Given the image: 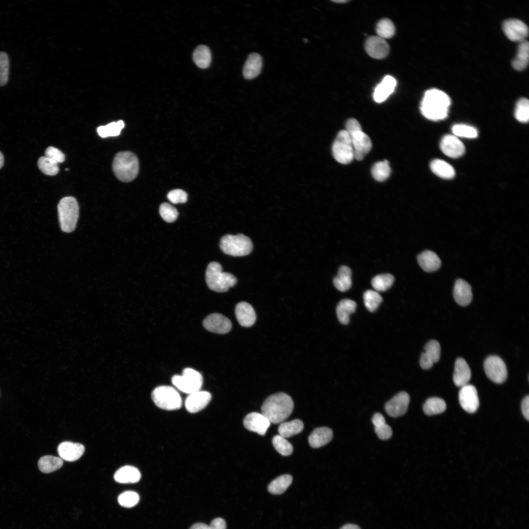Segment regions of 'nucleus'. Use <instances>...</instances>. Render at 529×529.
<instances>
[{"label": "nucleus", "mask_w": 529, "mask_h": 529, "mask_svg": "<svg viewBox=\"0 0 529 529\" xmlns=\"http://www.w3.org/2000/svg\"><path fill=\"white\" fill-rule=\"evenodd\" d=\"M376 433L379 438L386 440L390 438L392 434L391 427L386 424L385 419L380 413H375L372 418Z\"/></svg>", "instance_id": "7c9ffc66"}, {"label": "nucleus", "mask_w": 529, "mask_h": 529, "mask_svg": "<svg viewBox=\"0 0 529 529\" xmlns=\"http://www.w3.org/2000/svg\"><path fill=\"white\" fill-rule=\"evenodd\" d=\"M292 481V477L291 475H283L272 481L268 485L267 489L271 494H281L290 486Z\"/></svg>", "instance_id": "4c0bfd02"}, {"label": "nucleus", "mask_w": 529, "mask_h": 529, "mask_svg": "<svg viewBox=\"0 0 529 529\" xmlns=\"http://www.w3.org/2000/svg\"><path fill=\"white\" fill-rule=\"evenodd\" d=\"M272 444L276 450L282 456H289L293 452V448L291 444L280 435L273 437Z\"/></svg>", "instance_id": "49530a36"}, {"label": "nucleus", "mask_w": 529, "mask_h": 529, "mask_svg": "<svg viewBox=\"0 0 529 529\" xmlns=\"http://www.w3.org/2000/svg\"><path fill=\"white\" fill-rule=\"evenodd\" d=\"M293 408V401L290 396L280 392L268 396L264 401L261 411L270 423L277 424L289 417Z\"/></svg>", "instance_id": "f03ea898"}, {"label": "nucleus", "mask_w": 529, "mask_h": 529, "mask_svg": "<svg viewBox=\"0 0 529 529\" xmlns=\"http://www.w3.org/2000/svg\"><path fill=\"white\" fill-rule=\"evenodd\" d=\"M521 410L524 417L528 421L529 419V396H526L522 402Z\"/></svg>", "instance_id": "13d9d810"}, {"label": "nucleus", "mask_w": 529, "mask_h": 529, "mask_svg": "<svg viewBox=\"0 0 529 529\" xmlns=\"http://www.w3.org/2000/svg\"><path fill=\"white\" fill-rule=\"evenodd\" d=\"M354 151V157L358 160L363 159L372 147V143L369 136L362 130L349 134Z\"/></svg>", "instance_id": "2eb2a0df"}, {"label": "nucleus", "mask_w": 529, "mask_h": 529, "mask_svg": "<svg viewBox=\"0 0 529 529\" xmlns=\"http://www.w3.org/2000/svg\"><path fill=\"white\" fill-rule=\"evenodd\" d=\"M529 45L527 41L520 43L517 54L512 62L513 68L517 71L524 70L529 63Z\"/></svg>", "instance_id": "c756f323"}, {"label": "nucleus", "mask_w": 529, "mask_h": 529, "mask_svg": "<svg viewBox=\"0 0 529 529\" xmlns=\"http://www.w3.org/2000/svg\"><path fill=\"white\" fill-rule=\"evenodd\" d=\"M45 156L58 164L64 162L65 159L63 153L58 148L53 146H49L46 149Z\"/></svg>", "instance_id": "5fc2aeb1"}, {"label": "nucleus", "mask_w": 529, "mask_h": 529, "mask_svg": "<svg viewBox=\"0 0 529 529\" xmlns=\"http://www.w3.org/2000/svg\"><path fill=\"white\" fill-rule=\"evenodd\" d=\"M453 296L458 305L461 306L469 305L473 298L471 286L464 280L457 279L454 285Z\"/></svg>", "instance_id": "5701e85b"}, {"label": "nucleus", "mask_w": 529, "mask_h": 529, "mask_svg": "<svg viewBox=\"0 0 529 529\" xmlns=\"http://www.w3.org/2000/svg\"><path fill=\"white\" fill-rule=\"evenodd\" d=\"M452 132L456 137L475 138L478 136V132L474 127L462 124L454 125Z\"/></svg>", "instance_id": "3c124183"}, {"label": "nucleus", "mask_w": 529, "mask_h": 529, "mask_svg": "<svg viewBox=\"0 0 529 529\" xmlns=\"http://www.w3.org/2000/svg\"><path fill=\"white\" fill-rule=\"evenodd\" d=\"M304 428L303 422L298 419L281 423L278 427L279 435L289 437L301 433Z\"/></svg>", "instance_id": "c9c22d12"}, {"label": "nucleus", "mask_w": 529, "mask_h": 529, "mask_svg": "<svg viewBox=\"0 0 529 529\" xmlns=\"http://www.w3.org/2000/svg\"><path fill=\"white\" fill-rule=\"evenodd\" d=\"M9 63L7 55L0 52V86L4 85L8 79Z\"/></svg>", "instance_id": "603ef678"}, {"label": "nucleus", "mask_w": 529, "mask_h": 529, "mask_svg": "<svg viewBox=\"0 0 529 529\" xmlns=\"http://www.w3.org/2000/svg\"><path fill=\"white\" fill-rule=\"evenodd\" d=\"M112 168L116 177L123 182L134 180L139 170V163L137 156L131 151H121L115 156Z\"/></svg>", "instance_id": "7ed1b4c3"}, {"label": "nucleus", "mask_w": 529, "mask_h": 529, "mask_svg": "<svg viewBox=\"0 0 529 529\" xmlns=\"http://www.w3.org/2000/svg\"><path fill=\"white\" fill-rule=\"evenodd\" d=\"M450 104V98L445 93L437 89H431L424 94L420 111L430 120H441L447 117Z\"/></svg>", "instance_id": "f257e3e1"}, {"label": "nucleus", "mask_w": 529, "mask_h": 529, "mask_svg": "<svg viewBox=\"0 0 529 529\" xmlns=\"http://www.w3.org/2000/svg\"><path fill=\"white\" fill-rule=\"evenodd\" d=\"M141 477V473L135 467L126 465L119 468L114 474L116 481L120 483H133L138 482Z\"/></svg>", "instance_id": "cd10ccee"}, {"label": "nucleus", "mask_w": 529, "mask_h": 529, "mask_svg": "<svg viewBox=\"0 0 529 529\" xmlns=\"http://www.w3.org/2000/svg\"><path fill=\"white\" fill-rule=\"evenodd\" d=\"M446 409L445 401L440 398L432 397L428 399L425 402L423 409L424 413L428 415H433L441 413Z\"/></svg>", "instance_id": "58836bf2"}, {"label": "nucleus", "mask_w": 529, "mask_h": 529, "mask_svg": "<svg viewBox=\"0 0 529 529\" xmlns=\"http://www.w3.org/2000/svg\"><path fill=\"white\" fill-rule=\"evenodd\" d=\"M390 171L388 161L384 160L378 162L373 166L371 173L376 180L384 181L389 177Z\"/></svg>", "instance_id": "79ce46f5"}, {"label": "nucleus", "mask_w": 529, "mask_h": 529, "mask_svg": "<svg viewBox=\"0 0 529 529\" xmlns=\"http://www.w3.org/2000/svg\"><path fill=\"white\" fill-rule=\"evenodd\" d=\"M192 59L195 65L201 69H207L211 65L212 54L208 47L198 46L193 51Z\"/></svg>", "instance_id": "2f4dec72"}, {"label": "nucleus", "mask_w": 529, "mask_h": 529, "mask_svg": "<svg viewBox=\"0 0 529 529\" xmlns=\"http://www.w3.org/2000/svg\"><path fill=\"white\" fill-rule=\"evenodd\" d=\"M304 41L305 42H307L308 41V40L307 39H304Z\"/></svg>", "instance_id": "0e129e2a"}, {"label": "nucleus", "mask_w": 529, "mask_h": 529, "mask_svg": "<svg viewBox=\"0 0 529 529\" xmlns=\"http://www.w3.org/2000/svg\"><path fill=\"white\" fill-rule=\"evenodd\" d=\"M38 166L43 173L48 175H55L59 170L58 164L46 156L39 159Z\"/></svg>", "instance_id": "a18cd8bd"}, {"label": "nucleus", "mask_w": 529, "mask_h": 529, "mask_svg": "<svg viewBox=\"0 0 529 529\" xmlns=\"http://www.w3.org/2000/svg\"><path fill=\"white\" fill-rule=\"evenodd\" d=\"M59 221L62 230L70 233L75 228L79 216V206L75 198H62L57 206Z\"/></svg>", "instance_id": "39448f33"}, {"label": "nucleus", "mask_w": 529, "mask_h": 529, "mask_svg": "<svg viewBox=\"0 0 529 529\" xmlns=\"http://www.w3.org/2000/svg\"><path fill=\"white\" fill-rule=\"evenodd\" d=\"M211 398V394L208 391L199 390L194 392L190 394L186 399L185 408L190 413L197 412L206 407Z\"/></svg>", "instance_id": "aec40b11"}, {"label": "nucleus", "mask_w": 529, "mask_h": 529, "mask_svg": "<svg viewBox=\"0 0 529 529\" xmlns=\"http://www.w3.org/2000/svg\"><path fill=\"white\" fill-rule=\"evenodd\" d=\"M432 171L437 176L444 179H451L455 174L453 167L440 159H434L430 164Z\"/></svg>", "instance_id": "72a5a7b5"}, {"label": "nucleus", "mask_w": 529, "mask_h": 529, "mask_svg": "<svg viewBox=\"0 0 529 529\" xmlns=\"http://www.w3.org/2000/svg\"><path fill=\"white\" fill-rule=\"evenodd\" d=\"M159 213L165 221L169 223L175 221L178 215L177 209L167 202L163 203L160 205Z\"/></svg>", "instance_id": "8fccbe9b"}, {"label": "nucleus", "mask_w": 529, "mask_h": 529, "mask_svg": "<svg viewBox=\"0 0 529 529\" xmlns=\"http://www.w3.org/2000/svg\"><path fill=\"white\" fill-rule=\"evenodd\" d=\"M235 314L238 322L243 327H251L255 322V312L253 307L246 302H240L236 305Z\"/></svg>", "instance_id": "4be33fe9"}, {"label": "nucleus", "mask_w": 529, "mask_h": 529, "mask_svg": "<svg viewBox=\"0 0 529 529\" xmlns=\"http://www.w3.org/2000/svg\"><path fill=\"white\" fill-rule=\"evenodd\" d=\"M155 404L159 408L168 410L179 409L182 404L181 396L174 387L161 385L156 387L151 393Z\"/></svg>", "instance_id": "0eeeda50"}, {"label": "nucleus", "mask_w": 529, "mask_h": 529, "mask_svg": "<svg viewBox=\"0 0 529 529\" xmlns=\"http://www.w3.org/2000/svg\"><path fill=\"white\" fill-rule=\"evenodd\" d=\"M243 425L248 430L264 435L270 426V422L262 413L253 412L245 417Z\"/></svg>", "instance_id": "6ab92c4d"}, {"label": "nucleus", "mask_w": 529, "mask_h": 529, "mask_svg": "<svg viewBox=\"0 0 529 529\" xmlns=\"http://www.w3.org/2000/svg\"><path fill=\"white\" fill-rule=\"evenodd\" d=\"M441 151L451 158H456L462 156L465 152L463 144L455 135H446L440 143Z\"/></svg>", "instance_id": "f3484780"}, {"label": "nucleus", "mask_w": 529, "mask_h": 529, "mask_svg": "<svg viewBox=\"0 0 529 529\" xmlns=\"http://www.w3.org/2000/svg\"><path fill=\"white\" fill-rule=\"evenodd\" d=\"M209 529H226L225 521L221 518L214 519L209 525Z\"/></svg>", "instance_id": "4d7b16f0"}, {"label": "nucleus", "mask_w": 529, "mask_h": 529, "mask_svg": "<svg viewBox=\"0 0 529 529\" xmlns=\"http://www.w3.org/2000/svg\"><path fill=\"white\" fill-rule=\"evenodd\" d=\"M503 29L506 36L511 41L521 42L528 35V27L522 21L510 19L503 24Z\"/></svg>", "instance_id": "9b49d317"}, {"label": "nucleus", "mask_w": 529, "mask_h": 529, "mask_svg": "<svg viewBox=\"0 0 529 529\" xmlns=\"http://www.w3.org/2000/svg\"><path fill=\"white\" fill-rule=\"evenodd\" d=\"M222 266L216 262H211L206 271V281L210 289L216 292L228 290L237 283L236 278L228 272H223Z\"/></svg>", "instance_id": "20e7f679"}, {"label": "nucleus", "mask_w": 529, "mask_h": 529, "mask_svg": "<svg viewBox=\"0 0 529 529\" xmlns=\"http://www.w3.org/2000/svg\"><path fill=\"white\" fill-rule=\"evenodd\" d=\"M396 79L390 75H386L375 88L373 94L374 100L381 103L385 100L393 92L396 86Z\"/></svg>", "instance_id": "b1692460"}, {"label": "nucleus", "mask_w": 529, "mask_h": 529, "mask_svg": "<svg viewBox=\"0 0 529 529\" xmlns=\"http://www.w3.org/2000/svg\"><path fill=\"white\" fill-rule=\"evenodd\" d=\"M376 32L379 37L384 39L390 38L395 32L394 24L389 19H383L377 24Z\"/></svg>", "instance_id": "37998d69"}, {"label": "nucleus", "mask_w": 529, "mask_h": 529, "mask_svg": "<svg viewBox=\"0 0 529 529\" xmlns=\"http://www.w3.org/2000/svg\"><path fill=\"white\" fill-rule=\"evenodd\" d=\"M471 376V370L466 361L461 358H457L455 362L453 374L454 384L457 386H464L468 384Z\"/></svg>", "instance_id": "393cba45"}, {"label": "nucleus", "mask_w": 529, "mask_h": 529, "mask_svg": "<svg viewBox=\"0 0 529 529\" xmlns=\"http://www.w3.org/2000/svg\"><path fill=\"white\" fill-rule=\"evenodd\" d=\"M167 197L172 203H184L187 201L188 194L184 191L178 189L169 192Z\"/></svg>", "instance_id": "864d4df0"}, {"label": "nucleus", "mask_w": 529, "mask_h": 529, "mask_svg": "<svg viewBox=\"0 0 529 529\" xmlns=\"http://www.w3.org/2000/svg\"><path fill=\"white\" fill-rule=\"evenodd\" d=\"M332 438V430L328 427H322L316 428L312 432L308 441L312 448H317L327 444Z\"/></svg>", "instance_id": "bb28decb"}, {"label": "nucleus", "mask_w": 529, "mask_h": 529, "mask_svg": "<svg viewBox=\"0 0 529 529\" xmlns=\"http://www.w3.org/2000/svg\"><path fill=\"white\" fill-rule=\"evenodd\" d=\"M409 401L410 397L409 394L405 391H402L386 402L385 409L389 416L397 417L404 415L407 412Z\"/></svg>", "instance_id": "f8f14e48"}, {"label": "nucleus", "mask_w": 529, "mask_h": 529, "mask_svg": "<svg viewBox=\"0 0 529 529\" xmlns=\"http://www.w3.org/2000/svg\"><path fill=\"white\" fill-rule=\"evenodd\" d=\"M124 126V122L120 120L117 122H112L104 126H100L97 128V131L102 138L117 136L120 134Z\"/></svg>", "instance_id": "ea45409f"}, {"label": "nucleus", "mask_w": 529, "mask_h": 529, "mask_svg": "<svg viewBox=\"0 0 529 529\" xmlns=\"http://www.w3.org/2000/svg\"><path fill=\"white\" fill-rule=\"evenodd\" d=\"M360 130H361V125L357 120L352 118L347 121L345 130L349 134Z\"/></svg>", "instance_id": "6e6d98bb"}, {"label": "nucleus", "mask_w": 529, "mask_h": 529, "mask_svg": "<svg viewBox=\"0 0 529 529\" xmlns=\"http://www.w3.org/2000/svg\"><path fill=\"white\" fill-rule=\"evenodd\" d=\"M189 529H209V525L202 523L193 524Z\"/></svg>", "instance_id": "bf43d9fd"}, {"label": "nucleus", "mask_w": 529, "mask_h": 529, "mask_svg": "<svg viewBox=\"0 0 529 529\" xmlns=\"http://www.w3.org/2000/svg\"><path fill=\"white\" fill-rule=\"evenodd\" d=\"M394 281V277L391 274H382L374 277L371 284L376 291H384L391 287Z\"/></svg>", "instance_id": "a19ab883"}, {"label": "nucleus", "mask_w": 529, "mask_h": 529, "mask_svg": "<svg viewBox=\"0 0 529 529\" xmlns=\"http://www.w3.org/2000/svg\"><path fill=\"white\" fill-rule=\"evenodd\" d=\"M333 1L335 2H338V3H340V2L341 3H344V2H347L348 1L347 0H333Z\"/></svg>", "instance_id": "e2e57ef3"}, {"label": "nucleus", "mask_w": 529, "mask_h": 529, "mask_svg": "<svg viewBox=\"0 0 529 529\" xmlns=\"http://www.w3.org/2000/svg\"><path fill=\"white\" fill-rule=\"evenodd\" d=\"M220 248L225 254L235 257L249 254L253 249L249 238L242 234L226 235L220 240Z\"/></svg>", "instance_id": "423d86ee"}, {"label": "nucleus", "mask_w": 529, "mask_h": 529, "mask_svg": "<svg viewBox=\"0 0 529 529\" xmlns=\"http://www.w3.org/2000/svg\"><path fill=\"white\" fill-rule=\"evenodd\" d=\"M334 158L339 163L347 164L354 158V151L351 137L345 130L339 131L332 146Z\"/></svg>", "instance_id": "1a4fd4ad"}, {"label": "nucleus", "mask_w": 529, "mask_h": 529, "mask_svg": "<svg viewBox=\"0 0 529 529\" xmlns=\"http://www.w3.org/2000/svg\"><path fill=\"white\" fill-rule=\"evenodd\" d=\"M57 451L61 459L72 462L77 460L82 456L85 448L80 443L65 441L59 445Z\"/></svg>", "instance_id": "412c9836"}, {"label": "nucleus", "mask_w": 529, "mask_h": 529, "mask_svg": "<svg viewBox=\"0 0 529 529\" xmlns=\"http://www.w3.org/2000/svg\"><path fill=\"white\" fill-rule=\"evenodd\" d=\"M365 48L368 54L375 59H383L388 54L389 47L385 39L378 36L369 37L366 41Z\"/></svg>", "instance_id": "dca6fc26"}, {"label": "nucleus", "mask_w": 529, "mask_h": 529, "mask_svg": "<svg viewBox=\"0 0 529 529\" xmlns=\"http://www.w3.org/2000/svg\"><path fill=\"white\" fill-rule=\"evenodd\" d=\"M263 66L262 58L257 53L249 55L243 66L242 73L246 79L256 77L261 72Z\"/></svg>", "instance_id": "a878e982"}, {"label": "nucleus", "mask_w": 529, "mask_h": 529, "mask_svg": "<svg viewBox=\"0 0 529 529\" xmlns=\"http://www.w3.org/2000/svg\"><path fill=\"white\" fill-rule=\"evenodd\" d=\"M63 464L62 459L52 456L41 457L38 463L40 470L45 473L52 472L61 468Z\"/></svg>", "instance_id": "e433bc0d"}, {"label": "nucleus", "mask_w": 529, "mask_h": 529, "mask_svg": "<svg viewBox=\"0 0 529 529\" xmlns=\"http://www.w3.org/2000/svg\"><path fill=\"white\" fill-rule=\"evenodd\" d=\"M3 163H4L3 156L2 154L1 153V152H0V168H1V167L3 166Z\"/></svg>", "instance_id": "680f3d73"}, {"label": "nucleus", "mask_w": 529, "mask_h": 529, "mask_svg": "<svg viewBox=\"0 0 529 529\" xmlns=\"http://www.w3.org/2000/svg\"><path fill=\"white\" fill-rule=\"evenodd\" d=\"M425 352L420 357V365L424 369H429L440 359L441 347L436 340L429 341L424 347Z\"/></svg>", "instance_id": "a211bd4d"}, {"label": "nucleus", "mask_w": 529, "mask_h": 529, "mask_svg": "<svg viewBox=\"0 0 529 529\" xmlns=\"http://www.w3.org/2000/svg\"><path fill=\"white\" fill-rule=\"evenodd\" d=\"M363 300L366 309L369 311L373 312L382 301V297L376 291L369 289L364 293Z\"/></svg>", "instance_id": "c03bdc74"}, {"label": "nucleus", "mask_w": 529, "mask_h": 529, "mask_svg": "<svg viewBox=\"0 0 529 529\" xmlns=\"http://www.w3.org/2000/svg\"><path fill=\"white\" fill-rule=\"evenodd\" d=\"M420 267L426 272H433L438 269L441 262L436 253L430 250H425L417 257Z\"/></svg>", "instance_id": "c85d7f7f"}, {"label": "nucleus", "mask_w": 529, "mask_h": 529, "mask_svg": "<svg viewBox=\"0 0 529 529\" xmlns=\"http://www.w3.org/2000/svg\"><path fill=\"white\" fill-rule=\"evenodd\" d=\"M483 366L487 377L493 382L502 384L506 380V367L503 360L499 357L489 356L485 359Z\"/></svg>", "instance_id": "9d476101"}, {"label": "nucleus", "mask_w": 529, "mask_h": 529, "mask_svg": "<svg viewBox=\"0 0 529 529\" xmlns=\"http://www.w3.org/2000/svg\"><path fill=\"white\" fill-rule=\"evenodd\" d=\"M340 529H361V528L358 525L348 524L343 526Z\"/></svg>", "instance_id": "052dcab7"}, {"label": "nucleus", "mask_w": 529, "mask_h": 529, "mask_svg": "<svg viewBox=\"0 0 529 529\" xmlns=\"http://www.w3.org/2000/svg\"><path fill=\"white\" fill-rule=\"evenodd\" d=\"M204 327L208 331L219 334L228 333L231 329V321L225 316L218 313H212L203 320Z\"/></svg>", "instance_id": "4468645a"}, {"label": "nucleus", "mask_w": 529, "mask_h": 529, "mask_svg": "<svg viewBox=\"0 0 529 529\" xmlns=\"http://www.w3.org/2000/svg\"><path fill=\"white\" fill-rule=\"evenodd\" d=\"M171 382L178 389L190 394L200 390L203 384V377L196 370L186 368L183 370L181 375L173 376Z\"/></svg>", "instance_id": "6e6552de"}, {"label": "nucleus", "mask_w": 529, "mask_h": 529, "mask_svg": "<svg viewBox=\"0 0 529 529\" xmlns=\"http://www.w3.org/2000/svg\"><path fill=\"white\" fill-rule=\"evenodd\" d=\"M515 117L520 122H528L529 118V102L526 98H521L517 102Z\"/></svg>", "instance_id": "de8ad7c7"}, {"label": "nucleus", "mask_w": 529, "mask_h": 529, "mask_svg": "<svg viewBox=\"0 0 529 529\" xmlns=\"http://www.w3.org/2000/svg\"><path fill=\"white\" fill-rule=\"evenodd\" d=\"M333 282L338 290L345 291L348 290L352 285L350 268L345 265L340 266L337 275L334 278Z\"/></svg>", "instance_id": "f704fd0d"}, {"label": "nucleus", "mask_w": 529, "mask_h": 529, "mask_svg": "<svg viewBox=\"0 0 529 529\" xmlns=\"http://www.w3.org/2000/svg\"><path fill=\"white\" fill-rule=\"evenodd\" d=\"M356 303L348 299L340 301L338 304L336 312L339 321L342 324H347L349 321V316L356 310Z\"/></svg>", "instance_id": "473e14b6"}, {"label": "nucleus", "mask_w": 529, "mask_h": 529, "mask_svg": "<svg viewBox=\"0 0 529 529\" xmlns=\"http://www.w3.org/2000/svg\"><path fill=\"white\" fill-rule=\"evenodd\" d=\"M139 500L140 497L138 494L132 491H125L120 494L118 497V502L120 505L127 508L135 506L138 504Z\"/></svg>", "instance_id": "09e8293b"}, {"label": "nucleus", "mask_w": 529, "mask_h": 529, "mask_svg": "<svg viewBox=\"0 0 529 529\" xmlns=\"http://www.w3.org/2000/svg\"><path fill=\"white\" fill-rule=\"evenodd\" d=\"M461 407L469 413H474L479 406V399L476 387L467 384L461 387L458 395Z\"/></svg>", "instance_id": "ddd939ff"}]
</instances>
